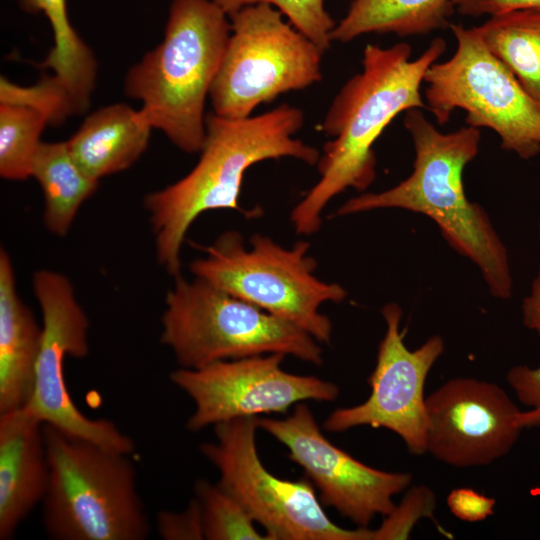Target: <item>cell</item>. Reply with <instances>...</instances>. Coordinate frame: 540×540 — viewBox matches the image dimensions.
I'll list each match as a JSON object with an SVG mask.
<instances>
[{
  "instance_id": "cell-28",
  "label": "cell",
  "mask_w": 540,
  "mask_h": 540,
  "mask_svg": "<svg viewBox=\"0 0 540 540\" xmlns=\"http://www.w3.org/2000/svg\"><path fill=\"white\" fill-rule=\"evenodd\" d=\"M157 530L165 540L205 539L202 508L197 498L191 500L181 512L160 511L157 515Z\"/></svg>"
},
{
  "instance_id": "cell-2",
  "label": "cell",
  "mask_w": 540,
  "mask_h": 540,
  "mask_svg": "<svg viewBox=\"0 0 540 540\" xmlns=\"http://www.w3.org/2000/svg\"><path fill=\"white\" fill-rule=\"evenodd\" d=\"M304 123L301 109L288 104L257 116L229 119L209 114L195 167L177 182L144 197L157 262L181 275V249L193 222L211 210L243 211L239 197L245 172L270 159L294 158L316 165L321 153L293 137Z\"/></svg>"
},
{
  "instance_id": "cell-13",
  "label": "cell",
  "mask_w": 540,
  "mask_h": 540,
  "mask_svg": "<svg viewBox=\"0 0 540 540\" xmlns=\"http://www.w3.org/2000/svg\"><path fill=\"white\" fill-rule=\"evenodd\" d=\"M258 428L287 447L288 458L317 488L322 505L359 527H368L377 515L391 514L396 508L393 497L411 484L410 473L372 468L330 443L305 403H297L284 419L258 417Z\"/></svg>"
},
{
  "instance_id": "cell-21",
  "label": "cell",
  "mask_w": 540,
  "mask_h": 540,
  "mask_svg": "<svg viewBox=\"0 0 540 540\" xmlns=\"http://www.w3.org/2000/svg\"><path fill=\"white\" fill-rule=\"evenodd\" d=\"M31 176L42 189L45 227L57 236L66 235L79 208L96 191L99 181L78 166L67 141L41 142Z\"/></svg>"
},
{
  "instance_id": "cell-14",
  "label": "cell",
  "mask_w": 540,
  "mask_h": 540,
  "mask_svg": "<svg viewBox=\"0 0 540 540\" xmlns=\"http://www.w3.org/2000/svg\"><path fill=\"white\" fill-rule=\"evenodd\" d=\"M386 333L378 348L376 365L368 378L369 397L361 404L333 411L323 423L328 432H345L357 426L386 428L396 433L414 455L426 450L427 375L444 349L439 335L416 350H409L400 331L402 310L396 303L382 309Z\"/></svg>"
},
{
  "instance_id": "cell-30",
  "label": "cell",
  "mask_w": 540,
  "mask_h": 540,
  "mask_svg": "<svg viewBox=\"0 0 540 540\" xmlns=\"http://www.w3.org/2000/svg\"><path fill=\"white\" fill-rule=\"evenodd\" d=\"M463 16H494L515 10L540 9V0H452Z\"/></svg>"
},
{
  "instance_id": "cell-15",
  "label": "cell",
  "mask_w": 540,
  "mask_h": 540,
  "mask_svg": "<svg viewBox=\"0 0 540 540\" xmlns=\"http://www.w3.org/2000/svg\"><path fill=\"white\" fill-rule=\"evenodd\" d=\"M426 450L454 467L486 466L517 442L521 410L497 384L449 380L425 399Z\"/></svg>"
},
{
  "instance_id": "cell-8",
  "label": "cell",
  "mask_w": 540,
  "mask_h": 540,
  "mask_svg": "<svg viewBox=\"0 0 540 540\" xmlns=\"http://www.w3.org/2000/svg\"><path fill=\"white\" fill-rule=\"evenodd\" d=\"M456 50L426 71L424 101L437 125L466 112L465 123L489 128L501 148L528 160L540 153V104L485 45L475 27L451 24Z\"/></svg>"
},
{
  "instance_id": "cell-18",
  "label": "cell",
  "mask_w": 540,
  "mask_h": 540,
  "mask_svg": "<svg viewBox=\"0 0 540 540\" xmlns=\"http://www.w3.org/2000/svg\"><path fill=\"white\" fill-rule=\"evenodd\" d=\"M151 129L141 109L114 104L90 114L67 145L78 166L99 181L129 168L146 150Z\"/></svg>"
},
{
  "instance_id": "cell-1",
  "label": "cell",
  "mask_w": 540,
  "mask_h": 540,
  "mask_svg": "<svg viewBox=\"0 0 540 540\" xmlns=\"http://www.w3.org/2000/svg\"><path fill=\"white\" fill-rule=\"evenodd\" d=\"M446 48V41L437 37L411 59V46L405 42L387 48L365 46L361 72L343 85L321 124V130L333 139L324 145L317 163L318 182L291 212L296 233L317 232L322 212L335 196L347 188L364 191L372 184L374 143L401 112L427 110L421 85L427 69Z\"/></svg>"
},
{
  "instance_id": "cell-25",
  "label": "cell",
  "mask_w": 540,
  "mask_h": 540,
  "mask_svg": "<svg viewBox=\"0 0 540 540\" xmlns=\"http://www.w3.org/2000/svg\"><path fill=\"white\" fill-rule=\"evenodd\" d=\"M229 17L243 7L259 3L269 4L286 16L299 32L310 39L323 52L332 42L336 26L326 11L324 0H212Z\"/></svg>"
},
{
  "instance_id": "cell-23",
  "label": "cell",
  "mask_w": 540,
  "mask_h": 540,
  "mask_svg": "<svg viewBox=\"0 0 540 540\" xmlns=\"http://www.w3.org/2000/svg\"><path fill=\"white\" fill-rule=\"evenodd\" d=\"M49 124L41 110L27 104H0V175L13 181L31 176L40 135Z\"/></svg>"
},
{
  "instance_id": "cell-24",
  "label": "cell",
  "mask_w": 540,
  "mask_h": 540,
  "mask_svg": "<svg viewBox=\"0 0 540 540\" xmlns=\"http://www.w3.org/2000/svg\"><path fill=\"white\" fill-rule=\"evenodd\" d=\"M207 540H268L254 526L244 507L218 484L199 480L195 485Z\"/></svg>"
},
{
  "instance_id": "cell-3",
  "label": "cell",
  "mask_w": 540,
  "mask_h": 540,
  "mask_svg": "<svg viewBox=\"0 0 540 540\" xmlns=\"http://www.w3.org/2000/svg\"><path fill=\"white\" fill-rule=\"evenodd\" d=\"M403 124L414 145L412 173L390 189L349 199L336 215L381 208L423 214L454 249L479 267L493 296L509 298L512 278L506 249L485 211L469 201L464 190L463 172L479 151V129L467 125L443 133L421 109L406 111Z\"/></svg>"
},
{
  "instance_id": "cell-11",
  "label": "cell",
  "mask_w": 540,
  "mask_h": 540,
  "mask_svg": "<svg viewBox=\"0 0 540 540\" xmlns=\"http://www.w3.org/2000/svg\"><path fill=\"white\" fill-rule=\"evenodd\" d=\"M33 290L43 323L33 392L25 407L43 424L131 454L133 440L112 421L91 419L80 412L66 387L65 358H83L89 351V321L70 280L52 270H38L33 276Z\"/></svg>"
},
{
  "instance_id": "cell-22",
  "label": "cell",
  "mask_w": 540,
  "mask_h": 540,
  "mask_svg": "<svg viewBox=\"0 0 540 540\" xmlns=\"http://www.w3.org/2000/svg\"><path fill=\"white\" fill-rule=\"evenodd\" d=\"M475 29L488 49L540 104V9L490 16Z\"/></svg>"
},
{
  "instance_id": "cell-29",
  "label": "cell",
  "mask_w": 540,
  "mask_h": 540,
  "mask_svg": "<svg viewBox=\"0 0 540 540\" xmlns=\"http://www.w3.org/2000/svg\"><path fill=\"white\" fill-rule=\"evenodd\" d=\"M494 498L471 488H457L447 496V506L458 519L466 522L483 521L494 514Z\"/></svg>"
},
{
  "instance_id": "cell-12",
  "label": "cell",
  "mask_w": 540,
  "mask_h": 540,
  "mask_svg": "<svg viewBox=\"0 0 540 540\" xmlns=\"http://www.w3.org/2000/svg\"><path fill=\"white\" fill-rule=\"evenodd\" d=\"M284 357L257 355L173 371L172 383L194 403L187 428L196 432L236 418L285 413L306 400L332 402L338 397L332 382L284 371Z\"/></svg>"
},
{
  "instance_id": "cell-7",
  "label": "cell",
  "mask_w": 540,
  "mask_h": 540,
  "mask_svg": "<svg viewBox=\"0 0 540 540\" xmlns=\"http://www.w3.org/2000/svg\"><path fill=\"white\" fill-rule=\"evenodd\" d=\"M310 244L298 241L285 248L268 236L255 234L244 244L236 230L223 232L190 264L194 277L245 300L303 329L318 342L329 343L330 319L320 312L326 302L339 303L347 295L337 283L315 275Z\"/></svg>"
},
{
  "instance_id": "cell-9",
  "label": "cell",
  "mask_w": 540,
  "mask_h": 540,
  "mask_svg": "<svg viewBox=\"0 0 540 540\" xmlns=\"http://www.w3.org/2000/svg\"><path fill=\"white\" fill-rule=\"evenodd\" d=\"M229 18V40L209 94L216 115L247 118L258 105L321 80L324 52L275 7L250 5Z\"/></svg>"
},
{
  "instance_id": "cell-26",
  "label": "cell",
  "mask_w": 540,
  "mask_h": 540,
  "mask_svg": "<svg viewBox=\"0 0 540 540\" xmlns=\"http://www.w3.org/2000/svg\"><path fill=\"white\" fill-rule=\"evenodd\" d=\"M435 498L427 487L411 490L399 506L375 530V540L406 539L421 518L432 515Z\"/></svg>"
},
{
  "instance_id": "cell-19",
  "label": "cell",
  "mask_w": 540,
  "mask_h": 540,
  "mask_svg": "<svg viewBox=\"0 0 540 540\" xmlns=\"http://www.w3.org/2000/svg\"><path fill=\"white\" fill-rule=\"evenodd\" d=\"M454 12L452 0H350L332 41L347 43L369 33L424 36L449 28Z\"/></svg>"
},
{
  "instance_id": "cell-10",
  "label": "cell",
  "mask_w": 540,
  "mask_h": 540,
  "mask_svg": "<svg viewBox=\"0 0 540 540\" xmlns=\"http://www.w3.org/2000/svg\"><path fill=\"white\" fill-rule=\"evenodd\" d=\"M258 417L214 425L216 442L204 443L202 454L218 469V486L235 498L268 540H375V530H349L326 515L307 478L281 479L261 462L256 447Z\"/></svg>"
},
{
  "instance_id": "cell-20",
  "label": "cell",
  "mask_w": 540,
  "mask_h": 540,
  "mask_svg": "<svg viewBox=\"0 0 540 540\" xmlns=\"http://www.w3.org/2000/svg\"><path fill=\"white\" fill-rule=\"evenodd\" d=\"M27 12H43L50 22L54 46L41 63L53 71V83L66 96L73 114L89 106L96 77V61L70 23L67 0H18Z\"/></svg>"
},
{
  "instance_id": "cell-5",
  "label": "cell",
  "mask_w": 540,
  "mask_h": 540,
  "mask_svg": "<svg viewBox=\"0 0 540 540\" xmlns=\"http://www.w3.org/2000/svg\"><path fill=\"white\" fill-rule=\"evenodd\" d=\"M49 484L43 524L55 540H143L149 522L124 452L43 425Z\"/></svg>"
},
{
  "instance_id": "cell-17",
  "label": "cell",
  "mask_w": 540,
  "mask_h": 540,
  "mask_svg": "<svg viewBox=\"0 0 540 540\" xmlns=\"http://www.w3.org/2000/svg\"><path fill=\"white\" fill-rule=\"evenodd\" d=\"M42 327L19 297L11 258L0 250V414L23 408L34 386Z\"/></svg>"
},
{
  "instance_id": "cell-31",
  "label": "cell",
  "mask_w": 540,
  "mask_h": 540,
  "mask_svg": "<svg viewBox=\"0 0 540 540\" xmlns=\"http://www.w3.org/2000/svg\"><path fill=\"white\" fill-rule=\"evenodd\" d=\"M522 311L524 325L540 336V268L533 282L531 294L523 301Z\"/></svg>"
},
{
  "instance_id": "cell-16",
  "label": "cell",
  "mask_w": 540,
  "mask_h": 540,
  "mask_svg": "<svg viewBox=\"0 0 540 540\" xmlns=\"http://www.w3.org/2000/svg\"><path fill=\"white\" fill-rule=\"evenodd\" d=\"M43 423L26 407L0 414V539L42 502L49 484Z\"/></svg>"
},
{
  "instance_id": "cell-4",
  "label": "cell",
  "mask_w": 540,
  "mask_h": 540,
  "mask_svg": "<svg viewBox=\"0 0 540 540\" xmlns=\"http://www.w3.org/2000/svg\"><path fill=\"white\" fill-rule=\"evenodd\" d=\"M229 16L212 0H173L163 41L133 66L125 93L141 100L152 126L186 153L200 152L204 106L231 32Z\"/></svg>"
},
{
  "instance_id": "cell-27",
  "label": "cell",
  "mask_w": 540,
  "mask_h": 540,
  "mask_svg": "<svg viewBox=\"0 0 540 540\" xmlns=\"http://www.w3.org/2000/svg\"><path fill=\"white\" fill-rule=\"evenodd\" d=\"M506 380L517 399L530 407L519 413V425L522 428L540 426V367L514 366L509 369Z\"/></svg>"
},
{
  "instance_id": "cell-6",
  "label": "cell",
  "mask_w": 540,
  "mask_h": 540,
  "mask_svg": "<svg viewBox=\"0 0 540 540\" xmlns=\"http://www.w3.org/2000/svg\"><path fill=\"white\" fill-rule=\"evenodd\" d=\"M161 325V343L181 368L274 353L323 362L322 349L309 333L198 277H175Z\"/></svg>"
}]
</instances>
